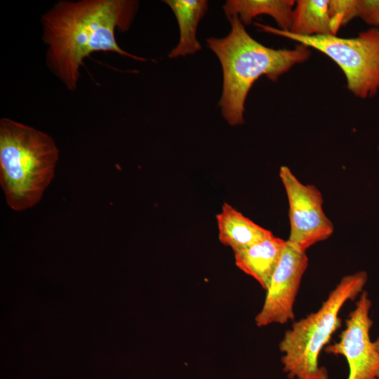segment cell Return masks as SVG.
I'll return each mask as SVG.
<instances>
[{
  "instance_id": "7",
  "label": "cell",
  "mask_w": 379,
  "mask_h": 379,
  "mask_svg": "<svg viewBox=\"0 0 379 379\" xmlns=\"http://www.w3.org/2000/svg\"><path fill=\"white\" fill-rule=\"evenodd\" d=\"M371 305L368 292L364 291L345 320L339 340L324 349L328 354L345 358L349 366L347 379H379V352L370 336Z\"/></svg>"
},
{
  "instance_id": "15",
  "label": "cell",
  "mask_w": 379,
  "mask_h": 379,
  "mask_svg": "<svg viewBox=\"0 0 379 379\" xmlns=\"http://www.w3.org/2000/svg\"><path fill=\"white\" fill-rule=\"evenodd\" d=\"M358 15L366 23L379 26V0H357Z\"/></svg>"
},
{
  "instance_id": "3",
  "label": "cell",
  "mask_w": 379,
  "mask_h": 379,
  "mask_svg": "<svg viewBox=\"0 0 379 379\" xmlns=\"http://www.w3.org/2000/svg\"><path fill=\"white\" fill-rule=\"evenodd\" d=\"M59 149L51 136L9 118L0 120V184L8 206L37 204L54 177Z\"/></svg>"
},
{
  "instance_id": "8",
  "label": "cell",
  "mask_w": 379,
  "mask_h": 379,
  "mask_svg": "<svg viewBox=\"0 0 379 379\" xmlns=\"http://www.w3.org/2000/svg\"><path fill=\"white\" fill-rule=\"evenodd\" d=\"M307 266L306 251L286 240L266 290L263 305L255 318L257 326L284 324L294 319L293 305Z\"/></svg>"
},
{
  "instance_id": "5",
  "label": "cell",
  "mask_w": 379,
  "mask_h": 379,
  "mask_svg": "<svg viewBox=\"0 0 379 379\" xmlns=\"http://www.w3.org/2000/svg\"><path fill=\"white\" fill-rule=\"evenodd\" d=\"M260 30L277 34L317 49L343 70L347 88L366 98L379 92V29L371 28L354 38L334 35L302 36L269 25L255 23Z\"/></svg>"
},
{
  "instance_id": "14",
  "label": "cell",
  "mask_w": 379,
  "mask_h": 379,
  "mask_svg": "<svg viewBox=\"0 0 379 379\" xmlns=\"http://www.w3.org/2000/svg\"><path fill=\"white\" fill-rule=\"evenodd\" d=\"M328 14L331 34L336 36L341 26L359 16L357 0H331Z\"/></svg>"
},
{
  "instance_id": "4",
  "label": "cell",
  "mask_w": 379,
  "mask_h": 379,
  "mask_svg": "<svg viewBox=\"0 0 379 379\" xmlns=\"http://www.w3.org/2000/svg\"><path fill=\"white\" fill-rule=\"evenodd\" d=\"M367 281L365 271L344 276L317 311L295 321L285 332L279 348L290 379H328L326 368L319 366V355L341 326V309L364 291Z\"/></svg>"
},
{
  "instance_id": "10",
  "label": "cell",
  "mask_w": 379,
  "mask_h": 379,
  "mask_svg": "<svg viewBox=\"0 0 379 379\" xmlns=\"http://www.w3.org/2000/svg\"><path fill=\"white\" fill-rule=\"evenodd\" d=\"M220 241L233 252L246 248L271 236L272 232L225 203L216 215Z\"/></svg>"
},
{
  "instance_id": "9",
  "label": "cell",
  "mask_w": 379,
  "mask_h": 379,
  "mask_svg": "<svg viewBox=\"0 0 379 379\" xmlns=\"http://www.w3.org/2000/svg\"><path fill=\"white\" fill-rule=\"evenodd\" d=\"M286 241L272 234L246 248L234 252L235 265L266 291Z\"/></svg>"
},
{
  "instance_id": "16",
  "label": "cell",
  "mask_w": 379,
  "mask_h": 379,
  "mask_svg": "<svg viewBox=\"0 0 379 379\" xmlns=\"http://www.w3.org/2000/svg\"><path fill=\"white\" fill-rule=\"evenodd\" d=\"M374 342L375 346L377 348L378 351L379 352V335L376 338V340Z\"/></svg>"
},
{
  "instance_id": "2",
  "label": "cell",
  "mask_w": 379,
  "mask_h": 379,
  "mask_svg": "<svg viewBox=\"0 0 379 379\" xmlns=\"http://www.w3.org/2000/svg\"><path fill=\"white\" fill-rule=\"evenodd\" d=\"M231 31L223 38L211 37L208 48L218 58L223 73L220 107L222 117L232 126L244 123V105L253 83L265 75L272 81L295 65L308 60L309 47L274 49L255 40L237 16L228 18Z\"/></svg>"
},
{
  "instance_id": "1",
  "label": "cell",
  "mask_w": 379,
  "mask_h": 379,
  "mask_svg": "<svg viewBox=\"0 0 379 379\" xmlns=\"http://www.w3.org/2000/svg\"><path fill=\"white\" fill-rule=\"evenodd\" d=\"M138 9L133 0L60 1L42 15L46 65L69 91H75L86 58L108 51L132 59H146L123 50L115 37L126 32Z\"/></svg>"
},
{
  "instance_id": "6",
  "label": "cell",
  "mask_w": 379,
  "mask_h": 379,
  "mask_svg": "<svg viewBox=\"0 0 379 379\" xmlns=\"http://www.w3.org/2000/svg\"><path fill=\"white\" fill-rule=\"evenodd\" d=\"M279 176L289 205L288 240L306 251L329 238L333 225L323 210L322 194L317 187L301 182L286 166L280 168Z\"/></svg>"
},
{
  "instance_id": "12",
  "label": "cell",
  "mask_w": 379,
  "mask_h": 379,
  "mask_svg": "<svg viewBox=\"0 0 379 379\" xmlns=\"http://www.w3.org/2000/svg\"><path fill=\"white\" fill-rule=\"evenodd\" d=\"M294 4L293 0H228L222 8L227 18L237 16L244 25L266 14L275 20L280 29L289 31Z\"/></svg>"
},
{
  "instance_id": "11",
  "label": "cell",
  "mask_w": 379,
  "mask_h": 379,
  "mask_svg": "<svg viewBox=\"0 0 379 379\" xmlns=\"http://www.w3.org/2000/svg\"><path fill=\"white\" fill-rule=\"evenodd\" d=\"M173 11L180 29L178 44L169 53L170 58L194 54L201 49L197 39L198 24L208 8L205 0L163 1Z\"/></svg>"
},
{
  "instance_id": "13",
  "label": "cell",
  "mask_w": 379,
  "mask_h": 379,
  "mask_svg": "<svg viewBox=\"0 0 379 379\" xmlns=\"http://www.w3.org/2000/svg\"><path fill=\"white\" fill-rule=\"evenodd\" d=\"M329 0H298L293 10L289 32L302 36L332 35Z\"/></svg>"
}]
</instances>
